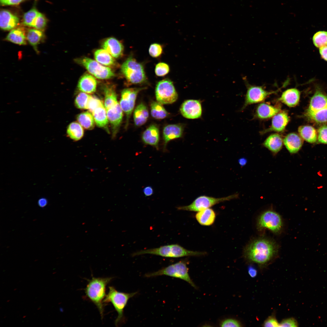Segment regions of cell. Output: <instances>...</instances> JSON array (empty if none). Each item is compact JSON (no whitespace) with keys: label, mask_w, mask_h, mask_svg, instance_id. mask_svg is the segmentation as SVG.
<instances>
[{"label":"cell","mask_w":327,"mask_h":327,"mask_svg":"<svg viewBox=\"0 0 327 327\" xmlns=\"http://www.w3.org/2000/svg\"><path fill=\"white\" fill-rule=\"evenodd\" d=\"M278 247L273 241L259 238L252 241L246 247L244 255L249 260L259 264L266 263L277 254Z\"/></svg>","instance_id":"6da1fadb"},{"label":"cell","mask_w":327,"mask_h":327,"mask_svg":"<svg viewBox=\"0 0 327 327\" xmlns=\"http://www.w3.org/2000/svg\"><path fill=\"white\" fill-rule=\"evenodd\" d=\"M308 121L318 124L327 123V94L317 88L303 114Z\"/></svg>","instance_id":"7a4b0ae2"},{"label":"cell","mask_w":327,"mask_h":327,"mask_svg":"<svg viewBox=\"0 0 327 327\" xmlns=\"http://www.w3.org/2000/svg\"><path fill=\"white\" fill-rule=\"evenodd\" d=\"M113 277L96 278L93 277L90 280L85 289L86 297L92 302L97 308L101 319L104 315V300L106 296L107 285Z\"/></svg>","instance_id":"3957f363"},{"label":"cell","mask_w":327,"mask_h":327,"mask_svg":"<svg viewBox=\"0 0 327 327\" xmlns=\"http://www.w3.org/2000/svg\"><path fill=\"white\" fill-rule=\"evenodd\" d=\"M145 254H150L169 258H179L187 256H200L206 253L188 250L177 244H171L158 248L141 250L132 254L135 256Z\"/></svg>","instance_id":"277c9868"},{"label":"cell","mask_w":327,"mask_h":327,"mask_svg":"<svg viewBox=\"0 0 327 327\" xmlns=\"http://www.w3.org/2000/svg\"><path fill=\"white\" fill-rule=\"evenodd\" d=\"M108 288V293L103 302L105 304L111 303L117 313L118 315L114 322L117 327L125 322L124 309L129 299L137 294V292L125 293L118 291L113 286H110Z\"/></svg>","instance_id":"5b68a950"},{"label":"cell","mask_w":327,"mask_h":327,"mask_svg":"<svg viewBox=\"0 0 327 327\" xmlns=\"http://www.w3.org/2000/svg\"><path fill=\"white\" fill-rule=\"evenodd\" d=\"M121 71L128 83L140 84L147 82V80L143 65L130 56L121 66Z\"/></svg>","instance_id":"8992f818"},{"label":"cell","mask_w":327,"mask_h":327,"mask_svg":"<svg viewBox=\"0 0 327 327\" xmlns=\"http://www.w3.org/2000/svg\"><path fill=\"white\" fill-rule=\"evenodd\" d=\"M188 270L187 262L181 260L157 271L146 274L144 276L149 278L165 275L178 278L186 281L192 286L197 289V286L190 276Z\"/></svg>","instance_id":"52a82bcc"},{"label":"cell","mask_w":327,"mask_h":327,"mask_svg":"<svg viewBox=\"0 0 327 327\" xmlns=\"http://www.w3.org/2000/svg\"><path fill=\"white\" fill-rule=\"evenodd\" d=\"M238 197L237 194L219 198L202 196L197 198L189 205L179 206L177 208L180 210L198 212L220 203L237 198Z\"/></svg>","instance_id":"ba28073f"},{"label":"cell","mask_w":327,"mask_h":327,"mask_svg":"<svg viewBox=\"0 0 327 327\" xmlns=\"http://www.w3.org/2000/svg\"><path fill=\"white\" fill-rule=\"evenodd\" d=\"M156 100L162 104H168L176 101L178 95L173 82L166 79L159 81L155 90Z\"/></svg>","instance_id":"9c48e42d"},{"label":"cell","mask_w":327,"mask_h":327,"mask_svg":"<svg viewBox=\"0 0 327 327\" xmlns=\"http://www.w3.org/2000/svg\"><path fill=\"white\" fill-rule=\"evenodd\" d=\"M76 61L84 66L90 73L98 79H108L114 75V72L111 68L103 66L91 58L84 57L78 58Z\"/></svg>","instance_id":"30bf717a"},{"label":"cell","mask_w":327,"mask_h":327,"mask_svg":"<svg viewBox=\"0 0 327 327\" xmlns=\"http://www.w3.org/2000/svg\"><path fill=\"white\" fill-rule=\"evenodd\" d=\"M257 226L259 229H266L274 233H278L282 228V222L279 213L273 210H268L259 216L257 220Z\"/></svg>","instance_id":"8fae6325"},{"label":"cell","mask_w":327,"mask_h":327,"mask_svg":"<svg viewBox=\"0 0 327 327\" xmlns=\"http://www.w3.org/2000/svg\"><path fill=\"white\" fill-rule=\"evenodd\" d=\"M145 88H130L124 89L121 93L120 105L126 115L125 127L128 126L129 119L134 107L138 93Z\"/></svg>","instance_id":"7c38bea8"},{"label":"cell","mask_w":327,"mask_h":327,"mask_svg":"<svg viewBox=\"0 0 327 327\" xmlns=\"http://www.w3.org/2000/svg\"><path fill=\"white\" fill-rule=\"evenodd\" d=\"M247 85V90L245 95V102L242 110L249 105L261 102L272 94L275 93L279 90L268 91L260 86Z\"/></svg>","instance_id":"4fadbf2b"},{"label":"cell","mask_w":327,"mask_h":327,"mask_svg":"<svg viewBox=\"0 0 327 327\" xmlns=\"http://www.w3.org/2000/svg\"><path fill=\"white\" fill-rule=\"evenodd\" d=\"M180 111L182 115L186 118H198L201 117L202 113L201 102L198 100H186L181 104Z\"/></svg>","instance_id":"5bb4252c"},{"label":"cell","mask_w":327,"mask_h":327,"mask_svg":"<svg viewBox=\"0 0 327 327\" xmlns=\"http://www.w3.org/2000/svg\"><path fill=\"white\" fill-rule=\"evenodd\" d=\"M108 121L110 123L113 136L116 135L122 121L123 111L118 102L106 109Z\"/></svg>","instance_id":"9a60e30c"},{"label":"cell","mask_w":327,"mask_h":327,"mask_svg":"<svg viewBox=\"0 0 327 327\" xmlns=\"http://www.w3.org/2000/svg\"><path fill=\"white\" fill-rule=\"evenodd\" d=\"M290 120L289 117L286 112L280 111L272 118L271 125L268 128L261 132L264 134L270 132H281L284 130Z\"/></svg>","instance_id":"2e32d148"},{"label":"cell","mask_w":327,"mask_h":327,"mask_svg":"<svg viewBox=\"0 0 327 327\" xmlns=\"http://www.w3.org/2000/svg\"><path fill=\"white\" fill-rule=\"evenodd\" d=\"M184 128V125L181 124H169L164 127L163 134L164 151H165L167 145L169 141L182 137Z\"/></svg>","instance_id":"e0dca14e"},{"label":"cell","mask_w":327,"mask_h":327,"mask_svg":"<svg viewBox=\"0 0 327 327\" xmlns=\"http://www.w3.org/2000/svg\"><path fill=\"white\" fill-rule=\"evenodd\" d=\"M159 130L158 126L152 124L144 132L142 137V140L145 144L152 146L157 150L159 149Z\"/></svg>","instance_id":"ac0fdd59"},{"label":"cell","mask_w":327,"mask_h":327,"mask_svg":"<svg viewBox=\"0 0 327 327\" xmlns=\"http://www.w3.org/2000/svg\"><path fill=\"white\" fill-rule=\"evenodd\" d=\"M283 144L291 154L297 153L302 147L303 139L297 134L292 133L288 134L283 139Z\"/></svg>","instance_id":"d6986e66"},{"label":"cell","mask_w":327,"mask_h":327,"mask_svg":"<svg viewBox=\"0 0 327 327\" xmlns=\"http://www.w3.org/2000/svg\"><path fill=\"white\" fill-rule=\"evenodd\" d=\"M19 19L16 16L9 11L2 10L0 13V27L2 29L8 31L15 28L19 23Z\"/></svg>","instance_id":"ffe728a7"},{"label":"cell","mask_w":327,"mask_h":327,"mask_svg":"<svg viewBox=\"0 0 327 327\" xmlns=\"http://www.w3.org/2000/svg\"><path fill=\"white\" fill-rule=\"evenodd\" d=\"M280 107L273 106L266 103H261L257 106L255 112L256 117L259 119L270 118L280 111Z\"/></svg>","instance_id":"44dd1931"},{"label":"cell","mask_w":327,"mask_h":327,"mask_svg":"<svg viewBox=\"0 0 327 327\" xmlns=\"http://www.w3.org/2000/svg\"><path fill=\"white\" fill-rule=\"evenodd\" d=\"M300 95V92L297 89L289 88L283 92L278 100L288 107H294L299 103Z\"/></svg>","instance_id":"7402d4cb"},{"label":"cell","mask_w":327,"mask_h":327,"mask_svg":"<svg viewBox=\"0 0 327 327\" xmlns=\"http://www.w3.org/2000/svg\"><path fill=\"white\" fill-rule=\"evenodd\" d=\"M102 47L114 58H118L123 54L124 47L123 45L114 38H107L103 43Z\"/></svg>","instance_id":"603a6c76"},{"label":"cell","mask_w":327,"mask_h":327,"mask_svg":"<svg viewBox=\"0 0 327 327\" xmlns=\"http://www.w3.org/2000/svg\"><path fill=\"white\" fill-rule=\"evenodd\" d=\"M97 85V82L95 78L91 74H86L80 78L78 88L82 92L92 94L95 91Z\"/></svg>","instance_id":"cb8c5ba5"},{"label":"cell","mask_w":327,"mask_h":327,"mask_svg":"<svg viewBox=\"0 0 327 327\" xmlns=\"http://www.w3.org/2000/svg\"><path fill=\"white\" fill-rule=\"evenodd\" d=\"M283 139L278 134H271L264 141L263 145L276 155L282 148Z\"/></svg>","instance_id":"d4e9b609"},{"label":"cell","mask_w":327,"mask_h":327,"mask_svg":"<svg viewBox=\"0 0 327 327\" xmlns=\"http://www.w3.org/2000/svg\"><path fill=\"white\" fill-rule=\"evenodd\" d=\"M195 216L197 220L200 225L209 226L214 222L216 214L213 209L207 208L198 211Z\"/></svg>","instance_id":"484cf974"},{"label":"cell","mask_w":327,"mask_h":327,"mask_svg":"<svg viewBox=\"0 0 327 327\" xmlns=\"http://www.w3.org/2000/svg\"><path fill=\"white\" fill-rule=\"evenodd\" d=\"M91 113L97 126L104 127L107 125L108 120L106 111L103 103L95 108Z\"/></svg>","instance_id":"4316f807"},{"label":"cell","mask_w":327,"mask_h":327,"mask_svg":"<svg viewBox=\"0 0 327 327\" xmlns=\"http://www.w3.org/2000/svg\"><path fill=\"white\" fill-rule=\"evenodd\" d=\"M149 117L148 110L146 106L141 103L135 108L134 113V120L135 125L140 126L144 124Z\"/></svg>","instance_id":"83f0119b"},{"label":"cell","mask_w":327,"mask_h":327,"mask_svg":"<svg viewBox=\"0 0 327 327\" xmlns=\"http://www.w3.org/2000/svg\"><path fill=\"white\" fill-rule=\"evenodd\" d=\"M94 56L96 61L102 65L110 67H113L116 65L113 57L104 49L96 50L94 53Z\"/></svg>","instance_id":"f1b7e54d"},{"label":"cell","mask_w":327,"mask_h":327,"mask_svg":"<svg viewBox=\"0 0 327 327\" xmlns=\"http://www.w3.org/2000/svg\"><path fill=\"white\" fill-rule=\"evenodd\" d=\"M298 131L300 136L307 142L313 143L316 141L317 133L313 127L309 125L301 126L299 127Z\"/></svg>","instance_id":"f546056e"},{"label":"cell","mask_w":327,"mask_h":327,"mask_svg":"<svg viewBox=\"0 0 327 327\" xmlns=\"http://www.w3.org/2000/svg\"><path fill=\"white\" fill-rule=\"evenodd\" d=\"M26 39L24 31L20 28L12 29L5 38L7 41L21 45L26 44Z\"/></svg>","instance_id":"4dcf8cb0"},{"label":"cell","mask_w":327,"mask_h":327,"mask_svg":"<svg viewBox=\"0 0 327 327\" xmlns=\"http://www.w3.org/2000/svg\"><path fill=\"white\" fill-rule=\"evenodd\" d=\"M44 34L43 32L37 29H29L26 35L27 40L37 53H38V45L44 39Z\"/></svg>","instance_id":"1f68e13d"},{"label":"cell","mask_w":327,"mask_h":327,"mask_svg":"<svg viewBox=\"0 0 327 327\" xmlns=\"http://www.w3.org/2000/svg\"><path fill=\"white\" fill-rule=\"evenodd\" d=\"M82 127L79 123L73 122L68 126L67 134L68 137L72 140L78 141L83 137L84 130Z\"/></svg>","instance_id":"d6a6232c"},{"label":"cell","mask_w":327,"mask_h":327,"mask_svg":"<svg viewBox=\"0 0 327 327\" xmlns=\"http://www.w3.org/2000/svg\"><path fill=\"white\" fill-rule=\"evenodd\" d=\"M77 119L78 123L85 129H92L94 126V120L92 113L88 111L82 112L78 115Z\"/></svg>","instance_id":"836d02e7"},{"label":"cell","mask_w":327,"mask_h":327,"mask_svg":"<svg viewBox=\"0 0 327 327\" xmlns=\"http://www.w3.org/2000/svg\"><path fill=\"white\" fill-rule=\"evenodd\" d=\"M104 106L105 109L116 104L117 101V94L114 88L106 86L104 89Z\"/></svg>","instance_id":"e575fe53"},{"label":"cell","mask_w":327,"mask_h":327,"mask_svg":"<svg viewBox=\"0 0 327 327\" xmlns=\"http://www.w3.org/2000/svg\"><path fill=\"white\" fill-rule=\"evenodd\" d=\"M151 114L156 119H163L167 116L168 114L162 104L158 102L152 101L150 104Z\"/></svg>","instance_id":"d590c367"},{"label":"cell","mask_w":327,"mask_h":327,"mask_svg":"<svg viewBox=\"0 0 327 327\" xmlns=\"http://www.w3.org/2000/svg\"><path fill=\"white\" fill-rule=\"evenodd\" d=\"M92 96L87 93L82 92L79 93L76 97L75 104L78 108L88 109V105Z\"/></svg>","instance_id":"8d00e7d4"},{"label":"cell","mask_w":327,"mask_h":327,"mask_svg":"<svg viewBox=\"0 0 327 327\" xmlns=\"http://www.w3.org/2000/svg\"><path fill=\"white\" fill-rule=\"evenodd\" d=\"M312 40L314 45L317 48H320L327 45V31L317 32L314 35Z\"/></svg>","instance_id":"74e56055"},{"label":"cell","mask_w":327,"mask_h":327,"mask_svg":"<svg viewBox=\"0 0 327 327\" xmlns=\"http://www.w3.org/2000/svg\"><path fill=\"white\" fill-rule=\"evenodd\" d=\"M39 12L35 8H32L25 13L23 16V23L25 26L32 27Z\"/></svg>","instance_id":"f35d334b"},{"label":"cell","mask_w":327,"mask_h":327,"mask_svg":"<svg viewBox=\"0 0 327 327\" xmlns=\"http://www.w3.org/2000/svg\"><path fill=\"white\" fill-rule=\"evenodd\" d=\"M46 23L47 21L44 15L39 12L34 21L32 27L41 30L45 28Z\"/></svg>","instance_id":"ab89813d"},{"label":"cell","mask_w":327,"mask_h":327,"mask_svg":"<svg viewBox=\"0 0 327 327\" xmlns=\"http://www.w3.org/2000/svg\"><path fill=\"white\" fill-rule=\"evenodd\" d=\"M170 68L169 65L164 62H160L156 66L155 73L158 76H164L169 72Z\"/></svg>","instance_id":"60d3db41"},{"label":"cell","mask_w":327,"mask_h":327,"mask_svg":"<svg viewBox=\"0 0 327 327\" xmlns=\"http://www.w3.org/2000/svg\"><path fill=\"white\" fill-rule=\"evenodd\" d=\"M317 138L319 143L327 144V125L323 124L319 128Z\"/></svg>","instance_id":"b9f144b4"},{"label":"cell","mask_w":327,"mask_h":327,"mask_svg":"<svg viewBox=\"0 0 327 327\" xmlns=\"http://www.w3.org/2000/svg\"><path fill=\"white\" fill-rule=\"evenodd\" d=\"M163 48L161 45L158 43H153L150 45L149 52L150 55L153 58H157L162 54Z\"/></svg>","instance_id":"7bdbcfd3"},{"label":"cell","mask_w":327,"mask_h":327,"mask_svg":"<svg viewBox=\"0 0 327 327\" xmlns=\"http://www.w3.org/2000/svg\"><path fill=\"white\" fill-rule=\"evenodd\" d=\"M221 327H240L241 324L238 320L233 318H227L221 321L220 323Z\"/></svg>","instance_id":"ee69618b"},{"label":"cell","mask_w":327,"mask_h":327,"mask_svg":"<svg viewBox=\"0 0 327 327\" xmlns=\"http://www.w3.org/2000/svg\"><path fill=\"white\" fill-rule=\"evenodd\" d=\"M298 324L296 319L293 318L283 320L279 323V327H297Z\"/></svg>","instance_id":"f6af8a7d"},{"label":"cell","mask_w":327,"mask_h":327,"mask_svg":"<svg viewBox=\"0 0 327 327\" xmlns=\"http://www.w3.org/2000/svg\"><path fill=\"white\" fill-rule=\"evenodd\" d=\"M263 325L264 327H279V323L276 318L273 316L268 318L264 321Z\"/></svg>","instance_id":"bcb514c9"},{"label":"cell","mask_w":327,"mask_h":327,"mask_svg":"<svg viewBox=\"0 0 327 327\" xmlns=\"http://www.w3.org/2000/svg\"><path fill=\"white\" fill-rule=\"evenodd\" d=\"M23 0H0L1 3L2 5H18Z\"/></svg>","instance_id":"7dc6e473"},{"label":"cell","mask_w":327,"mask_h":327,"mask_svg":"<svg viewBox=\"0 0 327 327\" xmlns=\"http://www.w3.org/2000/svg\"><path fill=\"white\" fill-rule=\"evenodd\" d=\"M143 192L145 196H150L153 194L154 190L151 187L147 186L143 189Z\"/></svg>","instance_id":"c3c4849f"},{"label":"cell","mask_w":327,"mask_h":327,"mask_svg":"<svg viewBox=\"0 0 327 327\" xmlns=\"http://www.w3.org/2000/svg\"><path fill=\"white\" fill-rule=\"evenodd\" d=\"M319 51L322 58L327 61V45L320 48Z\"/></svg>","instance_id":"681fc988"},{"label":"cell","mask_w":327,"mask_h":327,"mask_svg":"<svg viewBox=\"0 0 327 327\" xmlns=\"http://www.w3.org/2000/svg\"><path fill=\"white\" fill-rule=\"evenodd\" d=\"M248 272L249 276L252 277H255L257 275L256 270L252 266H249L248 269Z\"/></svg>","instance_id":"f907efd6"},{"label":"cell","mask_w":327,"mask_h":327,"mask_svg":"<svg viewBox=\"0 0 327 327\" xmlns=\"http://www.w3.org/2000/svg\"><path fill=\"white\" fill-rule=\"evenodd\" d=\"M47 203V201L45 198H41L38 201V204L39 206L43 207L45 206Z\"/></svg>","instance_id":"816d5d0a"},{"label":"cell","mask_w":327,"mask_h":327,"mask_svg":"<svg viewBox=\"0 0 327 327\" xmlns=\"http://www.w3.org/2000/svg\"><path fill=\"white\" fill-rule=\"evenodd\" d=\"M239 163L241 165L243 166L246 164V160L245 158H242L239 160Z\"/></svg>","instance_id":"f5cc1de1"}]
</instances>
